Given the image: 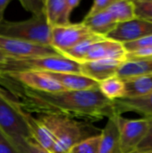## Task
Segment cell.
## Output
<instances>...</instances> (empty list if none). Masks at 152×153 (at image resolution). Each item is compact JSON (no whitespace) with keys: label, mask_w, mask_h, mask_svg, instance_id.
Wrapping results in <instances>:
<instances>
[{"label":"cell","mask_w":152,"mask_h":153,"mask_svg":"<svg viewBox=\"0 0 152 153\" xmlns=\"http://www.w3.org/2000/svg\"><path fill=\"white\" fill-rule=\"evenodd\" d=\"M100 143V134L90 136L74 144L68 153H98Z\"/></svg>","instance_id":"obj_24"},{"label":"cell","mask_w":152,"mask_h":153,"mask_svg":"<svg viewBox=\"0 0 152 153\" xmlns=\"http://www.w3.org/2000/svg\"><path fill=\"white\" fill-rule=\"evenodd\" d=\"M49 131L54 139L52 153H68L70 149L81 141L100 134L101 130H94L88 122L67 117L44 115L38 118Z\"/></svg>","instance_id":"obj_2"},{"label":"cell","mask_w":152,"mask_h":153,"mask_svg":"<svg viewBox=\"0 0 152 153\" xmlns=\"http://www.w3.org/2000/svg\"><path fill=\"white\" fill-rule=\"evenodd\" d=\"M149 121V127L145 136L137 147L139 151H148L152 152V117H147Z\"/></svg>","instance_id":"obj_30"},{"label":"cell","mask_w":152,"mask_h":153,"mask_svg":"<svg viewBox=\"0 0 152 153\" xmlns=\"http://www.w3.org/2000/svg\"><path fill=\"white\" fill-rule=\"evenodd\" d=\"M114 0H95L90 9V11L87 13L84 18L91 17L93 15H96L98 13H100L102 12H105L108 9L110 4L113 3Z\"/></svg>","instance_id":"obj_29"},{"label":"cell","mask_w":152,"mask_h":153,"mask_svg":"<svg viewBox=\"0 0 152 153\" xmlns=\"http://www.w3.org/2000/svg\"><path fill=\"white\" fill-rule=\"evenodd\" d=\"M105 38L106 37L93 33L90 36H89L88 38H86L85 39H83L82 41H81L79 44H77L75 47H73L70 50L64 53L62 56H64L74 62L81 64L84 61V58H85L87 53L89 52V50L90 49V48L95 43H97L98 41H99Z\"/></svg>","instance_id":"obj_23"},{"label":"cell","mask_w":152,"mask_h":153,"mask_svg":"<svg viewBox=\"0 0 152 153\" xmlns=\"http://www.w3.org/2000/svg\"><path fill=\"white\" fill-rule=\"evenodd\" d=\"M0 75H4L23 87L39 91L58 92L65 91L53 78H51L46 73L20 72Z\"/></svg>","instance_id":"obj_10"},{"label":"cell","mask_w":152,"mask_h":153,"mask_svg":"<svg viewBox=\"0 0 152 153\" xmlns=\"http://www.w3.org/2000/svg\"><path fill=\"white\" fill-rule=\"evenodd\" d=\"M6 60H7V57L0 52V65H4L6 62Z\"/></svg>","instance_id":"obj_35"},{"label":"cell","mask_w":152,"mask_h":153,"mask_svg":"<svg viewBox=\"0 0 152 153\" xmlns=\"http://www.w3.org/2000/svg\"><path fill=\"white\" fill-rule=\"evenodd\" d=\"M20 72L80 74V64L60 55L23 59L7 58L0 65V74Z\"/></svg>","instance_id":"obj_3"},{"label":"cell","mask_w":152,"mask_h":153,"mask_svg":"<svg viewBox=\"0 0 152 153\" xmlns=\"http://www.w3.org/2000/svg\"><path fill=\"white\" fill-rule=\"evenodd\" d=\"M10 4V0H0V24L4 21V14L6 7Z\"/></svg>","instance_id":"obj_33"},{"label":"cell","mask_w":152,"mask_h":153,"mask_svg":"<svg viewBox=\"0 0 152 153\" xmlns=\"http://www.w3.org/2000/svg\"><path fill=\"white\" fill-rule=\"evenodd\" d=\"M125 61L116 59H101L87 61L80 64V74L98 82L116 76Z\"/></svg>","instance_id":"obj_11"},{"label":"cell","mask_w":152,"mask_h":153,"mask_svg":"<svg viewBox=\"0 0 152 153\" xmlns=\"http://www.w3.org/2000/svg\"><path fill=\"white\" fill-rule=\"evenodd\" d=\"M72 13L66 0H45V17L50 28L70 24Z\"/></svg>","instance_id":"obj_15"},{"label":"cell","mask_w":152,"mask_h":153,"mask_svg":"<svg viewBox=\"0 0 152 153\" xmlns=\"http://www.w3.org/2000/svg\"><path fill=\"white\" fill-rule=\"evenodd\" d=\"M0 35L27 42L50 46V27L45 16H31L19 22L4 21L0 24Z\"/></svg>","instance_id":"obj_4"},{"label":"cell","mask_w":152,"mask_h":153,"mask_svg":"<svg viewBox=\"0 0 152 153\" xmlns=\"http://www.w3.org/2000/svg\"><path fill=\"white\" fill-rule=\"evenodd\" d=\"M108 11L117 23L125 22L136 18L134 4L131 0H114Z\"/></svg>","instance_id":"obj_21"},{"label":"cell","mask_w":152,"mask_h":153,"mask_svg":"<svg viewBox=\"0 0 152 153\" xmlns=\"http://www.w3.org/2000/svg\"><path fill=\"white\" fill-rule=\"evenodd\" d=\"M116 116L109 117L105 127L101 130L98 153H116L119 141Z\"/></svg>","instance_id":"obj_18"},{"label":"cell","mask_w":152,"mask_h":153,"mask_svg":"<svg viewBox=\"0 0 152 153\" xmlns=\"http://www.w3.org/2000/svg\"><path fill=\"white\" fill-rule=\"evenodd\" d=\"M126 50L120 42L105 38L95 43L87 53L84 61H95L101 59L126 60Z\"/></svg>","instance_id":"obj_12"},{"label":"cell","mask_w":152,"mask_h":153,"mask_svg":"<svg viewBox=\"0 0 152 153\" xmlns=\"http://www.w3.org/2000/svg\"><path fill=\"white\" fill-rule=\"evenodd\" d=\"M93 34L82 22L50 28V46L60 55Z\"/></svg>","instance_id":"obj_8"},{"label":"cell","mask_w":152,"mask_h":153,"mask_svg":"<svg viewBox=\"0 0 152 153\" xmlns=\"http://www.w3.org/2000/svg\"><path fill=\"white\" fill-rule=\"evenodd\" d=\"M148 58H152V48H141L135 51L128 52L126 54V60L148 59Z\"/></svg>","instance_id":"obj_31"},{"label":"cell","mask_w":152,"mask_h":153,"mask_svg":"<svg viewBox=\"0 0 152 153\" xmlns=\"http://www.w3.org/2000/svg\"><path fill=\"white\" fill-rule=\"evenodd\" d=\"M66 4H67L69 9L73 12L81 4V1H79V0H66Z\"/></svg>","instance_id":"obj_34"},{"label":"cell","mask_w":152,"mask_h":153,"mask_svg":"<svg viewBox=\"0 0 152 153\" xmlns=\"http://www.w3.org/2000/svg\"><path fill=\"white\" fill-rule=\"evenodd\" d=\"M131 153H152V152H148V151H139V150H136L134 152Z\"/></svg>","instance_id":"obj_36"},{"label":"cell","mask_w":152,"mask_h":153,"mask_svg":"<svg viewBox=\"0 0 152 153\" xmlns=\"http://www.w3.org/2000/svg\"><path fill=\"white\" fill-rule=\"evenodd\" d=\"M125 97L136 98L152 93V75L137 77L125 81Z\"/></svg>","instance_id":"obj_20"},{"label":"cell","mask_w":152,"mask_h":153,"mask_svg":"<svg viewBox=\"0 0 152 153\" xmlns=\"http://www.w3.org/2000/svg\"><path fill=\"white\" fill-rule=\"evenodd\" d=\"M116 114L122 116L125 112H135L143 117H152V93L142 97L122 98L113 100Z\"/></svg>","instance_id":"obj_14"},{"label":"cell","mask_w":152,"mask_h":153,"mask_svg":"<svg viewBox=\"0 0 152 153\" xmlns=\"http://www.w3.org/2000/svg\"><path fill=\"white\" fill-rule=\"evenodd\" d=\"M25 113L19 103L0 86V131L10 139L22 137L30 140Z\"/></svg>","instance_id":"obj_5"},{"label":"cell","mask_w":152,"mask_h":153,"mask_svg":"<svg viewBox=\"0 0 152 153\" xmlns=\"http://www.w3.org/2000/svg\"><path fill=\"white\" fill-rule=\"evenodd\" d=\"M82 22L92 33L103 37H107L117 24L108 10L91 17L84 18Z\"/></svg>","instance_id":"obj_19"},{"label":"cell","mask_w":152,"mask_h":153,"mask_svg":"<svg viewBox=\"0 0 152 153\" xmlns=\"http://www.w3.org/2000/svg\"><path fill=\"white\" fill-rule=\"evenodd\" d=\"M10 140L12 141L19 153H48L38 146L31 140H27L22 137H15Z\"/></svg>","instance_id":"obj_25"},{"label":"cell","mask_w":152,"mask_h":153,"mask_svg":"<svg viewBox=\"0 0 152 153\" xmlns=\"http://www.w3.org/2000/svg\"><path fill=\"white\" fill-rule=\"evenodd\" d=\"M149 75H152V58L125 60L116 74L123 81Z\"/></svg>","instance_id":"obj_17"},{"label":"cell","mask_w":152,"mask_h":153,"mask_svg":"<svg viewBox=\"0 0 152 153\" xmlns=\"http://www.w3.org/2000/svg\"><path fill=\"white\" fill-rule=\"evenodd\" d=\"M53 78L65 91H80L99 88V82L84 76L81 74L74 73H46Z\"/></svg>","instance_id":"obj_13"},{"label":"cell","mask_w":152,"mask_h":153,"mask_svg":"<svg viewBox=\"0 0 152 153\" xmlns=\"http://www.w3.org/2000/svg\"><path fill=\"white\" fill-rule=\"evenodd\" d=\"M0 153H19L12 141L0 131Z\"/></svg>","instance_id":"obj_32"},{"label":"cell","mask_w":152,"mask_h":153,"mask_svg":"<svg viewBox=\"0 0 152 153\" xmlns=\"http://www.w3.org/2000/svg\"><path fill=\"white\" fill-rule=\"evenodd\" d=\"M116 122L119 131L116 153H131L136 151L147 133L149 127L148 118L128 119L117 115Z\"/></svg>","instance_id":"obj_6"},{"label":"cell","mask_w":152,"mask_h":153,"mask_svg":"<svg viewBox=\"0 0 152 153\" xmlns=\"http://www.w3.org/2000/svg\"><path fill=\"white\" fill-rule=\"evenodd\" d=\"M20 4L32 16H45V0H20Z\"/></svg>","instance_id":"obj_27"},{"label":"cell","mask_w":152,"mask_h":153,"mask_svg":"<svg viewBox=\"0 0 152 153\" xmlns=\"http://www.w3.org/2000/svg\"><path fill=\"white\" fill-rule=\"evenodd\" d=\"M0 86L29 114L67 117L84 122H94L116 114L114 101L99 90L44 92L23 87L4 75H0Z\"/></svg>","instance_id":"obj_1"},{"label":"cell","mask_w":152,"mask_h":153,"mask_svg":"<svg viewBox=\"0 0 152 153\" xmlns=\"http://www.w3.org/2000/svg\"><path fill=\"white\" fill-rule=\"evenodd\" d=\"M0 52L7 58L23 59L40 56H60L52 47L41 46L24 40L0 35Z\"/></svg>","instance_id":"obj_7"},{"label":"cell","mask_w":152,"mask_h":153,"mask_svg":"<svg viewBox=\"0 0 152 153\" xmlns=\"http://www.w3.org/2000/svg\"><path fill=\"white\" fill-rule=\"evenodd\" d=\"M25 120L30 132V140L47 152H53L54 139L46 126L38 118H35L31 114L27 112L25 113Z\"/></svg>","instance_id":"obj_16"},{"label":"cell","mask_w":152,"mask_h":153,"mask_svg":"<svg viewBox=\"0 0 152 153\" xmlns=\"http://www.w3.org/2000/svg\"><path fill=\"white\" fill-rule=\"evenodd\" d=\"M133 4L136 18L152 22V0H134Z\"/></svg>","instance_id":"obj_26"},{"label":"cell","mask_w":152,"mask_h":153,"mask_svg":"<svg viewBox=\"0 0 152 153\" xmlns=\"http://www.w3.org/2000/svg\"><path fill=\"white\" fill-rule=\"evenodd\" d=\"M99 90L110 100H116L125 97V81L116 75L99 82Z\"/></svg>","instance_id":"obj_22"},{"label":"cell","mask_w":152,"mask_h":153,"mask_svg":"<svg viewBox=\"0 0 152 153\" xmlns=\"http://www.w3.org/2000/svg\"><path fill=\"white\" fill-rule=\"evenodd\" d=\"M152 35V22L135 18L117 23L116 28L106 37L122 44L139 40Z\"/></svg>","instance_id":"obj_9"},{"label":"cell","mask_w":152,"mask_h":153,"mask_svg":"<svg viewBox=\"0 0 152 153\" xmlns=\"http://www.w3.org/2000/svg\"><path fill=\"white\" fill-rule=\"evenodd\" d=\"M126 52H132L135 51L141 48H152V35H150L148 37H145L143 39H141L136 41L129 42V43H125L123 44Z\"/></svg>","instance_id":"obj_28"}]
</instances>
